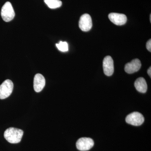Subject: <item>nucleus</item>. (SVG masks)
Masks as SVG:
<instances>
[{
    "mask_svg": "<svg viewBox=\"0 0 151 151\" xmlns=\"http://www.w3.org/2000/svg\"><path fill=\"white\" fill-rule=\"evenodd\" d=\"M146 47L150 52H151V40L150 39L148 41L146 44Z\"/></svg>",
    "mask_w": 151,
    "mask_h": 151,
    "instance_id": "14",
    "label": "nucleus"
},
{
    "mask_svg": "<svg viewBox=\"0 0 151 151\" xmlns=\"http://www.w3.org/2000/svg\"><path fill=\"white\" fill-rule=\"evenodd\" d=\"M142 63L140 60L138 59H135L125 65V70L127 73L131 74L138 71L140 69Z\"/></svg>",
    "mask_w": 151,
    "mask_h": 151,
    "instance_id": "9",
    "label": "nucleus"
},
{
    "mask_svg": "<svg viewBox=\"0 0 151 151\" xmlns=\"http://www.w3.org/2000/svg\"><path fill=\"white\" fill-rule=\"evenodd\" d=\"M92 20L90 16L87 14L82 15L79 21L80 29L84 32L89 31L92 28Z\"/></svg>",
    "mask_w": 151,
    "mask_h": 151,
    "instance_id": "6",
    "label": "nucleus"
},
{
    "mask_svg": "<svg viewBox=\"0 0 151 151\" xmlns=\"http://www.w3.org/2000/svg\"><path fill=\"white\" fill-rule=\"evenodd\" d=\"M57 47L62 52H66L68 50V44L66 42L60 41L59 43L56 44Z\"/></svg>",
    "mask_w": 151,
    "mask_h": 151,
    "instance_id": "13",
    "label": "nucleus"
},
{
    "mask_svg": "<svg viewBox=\"0 0 151 151\" xmlns=\"http://www.w3.org/2000/svg\"><path fill=\"white\" fill-rule=\"evenodd\" d=\"M103 68L104 73L107 76H111L114 72V63L111 56L105 57L103 60Z\"/></svg>",
    "mask_w": 151,
    "mask_h": 151,
    "instance_id": "7",
    "label": "nucleus"
},
{
    "mask_svg": "<svg viewBox=\"0 0 151 151\" xmlns=\"http://www.w3.org/2000/svg\"><path fill=\"white\" fill-rule=\"evenodd\" d=\"M14 84L9 79H7L0 85V99H4L8 97L12 92Z\"/></svg>",
    "mask_w": 151,
    "mask_h": 151,
    "instance_id": "3",
    "label": "nucleus"
},
{
    "mask_svg": "<svg viewBox=\"0 0 151 151\" xmlns=\"http://www.w3.org/2000/svg\"><path fill=\"white\" fill-rule=\"evenodd\" d=\"M45 85V80L43 76L40 73L36 74L34 78V89L37 92H41Z\"/></svg>",
    "mask_w": 151,
    "mask_h": 151,
    "instance_id": "10",
    "label": "nucleus"
},
{
    "mask_svg": "<svg viewBox=\"0 0 151 151\" xmlns=\"http://www.w3.org/2000/svg\"><path fill=\"white\" fill-rule=\"evenodd\" d=\"M150 22H151V15H150Z\"/></svg>",
    "mask_w": 151,
    "mask_h": 151,
    "instance_id": "16",
    "label": "nucleus"
},
{
    "mask_svg": "<svg viewBox=\"0 0 151 151\" xmlns=\"http://www.w3.org/2000/svg\"><path fill=\"white\" fill-rule=\"evenodd\" d=\"M44 2L48 7L51 9H55L60 7L62 3L60 0H44Z\"/></svg>",
    "mask_w": 151,
    "mask_h": 151,
    "instance_id": "12",
    "label": "nucleus"
},
{
    "mask_svg": "<svg viewBox=\"0 0 151 151\" xmlns=\"http://www.w3.org/2000/svg\"><path fill=\"white\" fill-rule=\"evenodd\" d=\"M109 19L117 25H123L127 22V17L124 14L111 13L108 15Z\"/></svg>",
    "mask_w": 151,
    "mask_h": 151,
    "instance_id": "8",
    "label": "nucleus"
},
{
    "mask_svg": "<svg viewBox=\"0 0 151 151\" xmlns=\"http://www.w3.org/2000/svg\"><path fill=\"white\" fill-rule=\"evenodd\" d=\"M134 86L138 92L141 93H146L147 89V85L145 79L143 77H139L136 80Z\"/></svg>",
    "mask_w": 151,
    "mask_h": 151,
    "instance_id": "11",
    "label": "nucleus"
},
{
    "mask_svg": "<svg viewBox=\"0 0 151 151\" xmlns=\"http://www.w3.org/2000/svg\"><path fill=\"white\" fill-rule=\"evenodd\" d=\"M94 145V142L91 138H80L76 143V147L79 150L86 151L92 148Z\"/></svg>",
    "mask_w": 151,
    "mask_h": 151,
    "instance_id": "5",
    "label": "nucleus"
},
{
    "mask_svg": "<svg viewBox=\"0 0 151 151\" xmlns=\"http://www.w3.org/2000/svg\"><path fill=\"white\" fill-rule=\"evenodd\" d=\"M126 121L128 124L135 126H140L145 121V118L141 113L137 112L130 113L126 117Z\"/></svg>",
    "mask_w": 151,
    "mask_h": 151,
    "instance_id": "4",
    "label": "nucleus"
},
{
    "mask_svg": "<svg viewBox=\"0 0 151 151\" xmlns=\"http://www.w3.org/2000/svg\"><path fill=\"white\" fill-rule=\"evenodd\" d=\"M147 73H148V74L149 76H150L151 78V67H150V68H149V69H148Z\"/></svg>",
    "mask_w": 151,
    "mask_h": 151,
    "instance_id": "15",
    "label": "nucleus"
},
{
    "mask_svg": "<svg viewBox=\"0 0 151 151\" xmlns=\"http://www.w3.org/2000/svg\"><path fill=\"white\" fill-rule=\"evenodd\" d=\"M23 134L22 130L11 127L5 131L4 137L11 144H17L21 141Z\"/></svg>",
    "mask_w": 151,
    "mask_h": 151,
    "instance_id": "1",
    "label": "nucleus"
},
{
    "mask_svg": "<svg viewBox=\"0 0 151 151\" xmlns=\"http://www.w3.org/2000/svg\"><path fill=\"white\" fill-rule=\"evenodd\" d=\"M1 14L3 20L6 22L11 21L14 18L15 14L10 2H6L4 4L1 10Z\"/></svg>",
    "mask_w": 151,
    "mask_h": 151,
    "instance_id": "2",
    "label": "nucleus"
}]
</instances>
